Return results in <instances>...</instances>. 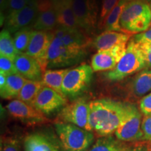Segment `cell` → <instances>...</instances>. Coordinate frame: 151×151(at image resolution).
Masks as SVG:
<instances>
[{"instance_id":"obj_27","label":"cell","mask_w":151,"mask_h":151,"mask_svg":"<svg viewBox=\"0 0 151 151\" xmlns=\"http://www.w3.org/2000/svg\"><path fill=\"white\" fill-rule=\"evenodd\" d=\"M34 29L26 27L15 33L14 37V45L19 52H25L29 46Z\"/></svg>"},{"instance_id":"obj_26","label":"cell","mask_w":151,"mask_h":151,"mask_svg":"<svg viewBox=\"0 0 151 151\" xmlns=\"http://www.w3.org/2000/svg\"><path fill=\"white\" fill-rule=\"evenodd\" d=\"M19 52L16 50L14 45V38L7 29L1 30L0 33V55H3L15 60Z\"/></svg>"},{"instance_id":"obj_8","label":"cell","mask_w":151,"mask_h":151,"mask_svg":"<svg viewBox=\"0 0 151 151\" xmlns=\"http://www.w3.org/2000/svg\"><path fill=\"white\" fill-rule=\"evenodd\" d=\"M90 102L84 98L76 99L62 109L59 118L62 122L71 123L83 129L92 132L89 124Z\"/></svg>"},{"instance_id":"obj_5","label":"cell","mask_w":151,"mask_h":151,"mask_svg":"<svg viewBox=\"0 0 151 151\" xmlns=\"http://www.w3.org/2000/svg\"><path fill=\"white\" fill-rule=\"evenodd\" d=\"M93 69L86 63L69 69L62 83V94L65 97L74 99L89 88L93 77Z\"/></svg>"},{"instance_id":"obj_44","label":"cell","mask_w":151,"mask_h":151,"mask_svg":"<svg viewBox=\"0 0 151 151\" xmlns=\"http://www.w3.org/2000/svg\"><path fill=\"white\" fill-rule=\"evenodd\" d=\"M30 1H32V0H30Z\"/></svg>"},{"instance_id":"obj_37","label":"cell","mask_w":151,"mask_h":151,"mask_svg":"<svg viewBox=\"0 0 151 151\" xmlns=\"http://www.w3.org/2000/svg\"><path fill=\"white\" fill-rule=\"evenodd\" d=\"M7 80V76L0 73V90L4 87Z\"/></svg>"},{"instance_id":"obj_25","label":"cell","mask_w":151,"mask_h":151,"mask_svg":"<svg viewBox=\"0 0 151 151\" xmlns=\"http://www.w3.org/2000/svg\"><path fill=\"white\" fill-rule=\"evenodd\" d=\"M43 87L44 85L41 81L27 80L17 99L33 106L34 101Z\"/></svg>"},{"instance_id":"obj_29","label":"cell","mask_w":151,"mask_h":151,"mask_svg":"<svg viewBox=\"0 0 151 151\" xmlns=\"http://www.w3.org/2000/svg\"><path fill=\"white\" fill-rule=\"evenodd\" d=\"M0 73L6 75L7 76L18 73L14 60L7 57L0 55Z\"/></svg>"},{"instance_id":"obj_20","label":"cell","mask_w":151,"mask_h":151,"mask_svg":"<svg viewBox=\"0 0 151 151\" xmlns=\"http://www.w3.org/2000/svg\"><path fill=\"white\" fill-rule=\"evenodd\" d=\"M24 151H58L48 137L41 134L28 135L24 141Z\"/></svg>"},{"instance_id":"obj_17","label":"cell","mask_w":151,"mask_h":151,"mask_svg":"<svg viewBox=\"0 0 151 151\" xmlns=\"http://www.w3.org/2000/svg\"><path fill=\"white\" fill-rule=\"evenodd\" d=\"M52 1L56 12L58 26L79 28L73 10V0H52Z\"/></svg>"},{"instance_id":"obj_39","label":"cell","mask_w":151,"mask_h":151,"mask_svg":"<svg viewBox=\"0 0 151 151\" xmlns=\"http://www.w3.org/2000/svg\"><path fill=\"white\" fill-rule=\"evenodd\" d=\"M130 151H148V148L145 146H139L133 149H130Z\"/></svg>"},{"instance_id":"obj_14","label":"cell","mask_w":151,"mask_h":151,"mask_svg":"<svg viewBox=\"0 0 151 151\" xmlns=\"http://www.w3.org/2000/svg\"><path fill=\"white\" fill-rule=\"evenodd\" d=\"M54 35L59 37L66 46L78 51H85L90 43L86 32L80 28H69L58 26L53 31Z\"/></svg>"},{"instance_id":"obj_24","label":"cell","mask_w":151,"mask_h":151,"mask_svg":"<svg viewBox=\"0 0 151 151\" xmlns=\"http://www.w3.org/2000/svg\"><path fill=\"white\" fill-rule=\"evenodd\" d=\"M69 70V69H55V70L47 69L43 73L41 81L43 82L44 86L48 87L63 95L62 90V83H63L65 75L67 74Z\"/></svg>"},{"instance_id":"obj_40","label":"cell","mask_w":151,"mask_h":151,"mask_svg":"<svg viewBox=\"0 0 151 151\" xmlns=\"http://www.w3.org/2000/svg\"><path fill=\"white\" fill-rule=\"evenodd\" d=\"M119 151H130V149H129V148H126V147L123 146V148H122L121 149V150H119Z\"/></svg>"},{"instance_id":"obj_18","label":"cell","mask_w":151,"mask_h":151,"mask_svg":"<svg viewBox=\"0 0 151 151\" xmlns=\"http://www.w3.org/2000/svg\"><path fill=\"white\" fill-rule=\"evenodd\" d=\"M132 35L113 31H105L98 35L93 41V46L97 50L113 48L122 43H127Z\"/></svg>"},{"instance_id":"obj_41","label":"cell","mask_w":151,"mask_h":151,"mask_svg":"<svg viewBox=\"0 0 151 151\" xmlns=\"http://www.w3.org/2000/svg\"><path fill=\"white\" fill-rule=\"evenodd\" d=\"M145 1H146V2L148 3H151V0H144Z\"/></svg>"},{"instance_id":"obj_33","label":"cell","mask_w":151,"mask_h":151,"mask_svg":"<svg viewBox=\"0 0 151 151\" xmlns=\"http://www.w3.org/2000/svg\"><path fill=\"white\" fill-rule=\"evenodd\" d=\"M1 151H20L18 140L14 138H7L1 141Z\"/></svg>"},{"instance_id":"obj_36","label":"cell","mask_w":151,"mask_h":151,"mask_svg":"<svg viewBox=\"0 0 151 151\" xmlns=\"http://www.w3.org/2000/svg\"><path fill=\"white\" fill-rule=\"evenodd\" d=\"M132 39L136 42H142V41H146V42L151 43V28L143 32L142 33L137 34L134 36Z\"/></svg>"},{"instance_id":"obj_38","label":"cell","mask_w":151,"mask_h":151,"mask_svg":"<svg viewBox=\"0 0 151 151\" xmlns=\"http://www.w3.org/2000/svg\"><path fill=\"white\" fill-rule=\"evenodd\" d=\"M7 1H8V0H0V6H1V12L2 11L6 10V9Z\"/></svg>"},{"instance_id":"obj_4","label":"cell","mask_w":151,"mask_h":151,"mask_svg":"<svg viewBox=\"0 0 151 151\" xmlns=\"http://www.w3.org/2000/svg\"><path fill=\"white\" fill-rule=\"evenodd\" d=\"M55 127L65 151H86L94 141L92 132L75 124L58 122L55 124Z\"/></svg>"},{"instance_id":"obj_12","label":"cell","mask_w":151,"mask_h":151,"mask_svg":"<svg viewBox=\"0 0 151 151\" xmlns=\"http://www.w3.org/2000/svg\"><path fill=\"white\" fill-rule=\"evenodd\" d=\"M67 99L55 90L44 86L39 92L33 106L44 115H50L67 105Z\"/></svg>"},{"instance_id":"obj_19","label":"cell","mask_w":151,"mask_h":151,"mask_svg":"<svg viewBox=\"0 0 151 151\" xmlns=\"http://www.w3.org/2000/svg\"><path fill=\"white\" fill-rule=\"evenodd\" d=\"M129 91L134 98L147 95L151 91V69H145L136 75L129 83Z\"/></svg>"},{"instance_id":"obj_35","label":"cell","mask_w":151,"mask_h":151,"mask_svg":"<svg viewBox=\"0 0 151 151\" xmlns=\"http://www.w3.org/2000/svg\"><path fill=\"white\" fill-rule=\"evenodd\" d=\"M143 132V139L151 141V116H144L141 123Z\"/></svg>"},{"instance_id":"obj_45","label":"cell","mask_w":151,"mask_h":151,"mask_svg":"<svg viewBox=\"0 0 151 151\" xmlns=\"http://www.w3.org/2000/svg\"><path fill=\"white\" fill-rule=\"evenodd\" d=\"M150 151H151V150H150Z\"/></svg>"},{"instance_id":"obj_7","label":"cell","mask_w":151,"mask_h":151,"mask_svg":"<svg viewBox=\"0 0 151 151\" xmlns=\"http://www.w3.org/2000/svg\"><path fill=\"white\" fill-rule=\"evenodd\" d=\"M86 51H78L66 46L59 37L54 35L48 53V68H62L79 62Z\"/></svg>"},{"instance_id":"obj_10","label":"cell","mask_w":151,"mask_h":151,"mask_svg":"<svg viewBox=\"0 0 151 151\" xmlns=\"http://www.w3.org/2000/svg\"><path fill=\"white\" fill-rule=\"evenodd\" d=\"M72 6L78 27L86 32L94 29L99 11L97 0H73Z\"/></svg>"},{"instance_id":"obj_15","label":"cell","mask_w":151,"mask_h":151,"mask_svg":"<svg viewBox=\"0 0 151 151\" xmlns=\"http://www.w3.org/2000/svg\"><path fill=\"white\" fill-rule=\"evenodd\" d=\"M9 113L14 118L22 121L31 123L43 122L47 121L44 114L36 109L32 106L23 102L19 99H14L6 106Z\"/></svg>"},{"instance_id":"obj_28","label":"cell","mask_w":151,"mask_h":151,"mask_svg":"<svg viewBox=\"0 0 151 151\" xmlns=\"http://www.w3.org/2000/svg\"><path fill=\"white\" fill-rule=\"evenodd\" d=\"M123 148L121 143L111 136L98 139L88 151H119Z\"/></svg>"},{"instance_id":"obj_13","label":"cell","mask_w":151,"mask_h":151,"mask_svg":"<svg viewBox=\"0 0 151 151\" xmlns=\"http://www.w3.org/2000/svg\"><path fill=\"white\" fill-rule=\"evenodd\" d=\"M38 10L34 1H31L29 4L20 11L8 14L5 19L6 29L10 33H16L22 28L34 22L37 18Z\"/></svg>"},{"instance_id":"obj_23","label":"cell","mask_w":151,"mask_h":151,"mask_svg":"<svg viewBox=\"0 0 151 151\" xmlns=\"http://www.w3.org/2000/svg\"><path fill=\"white\" fill-rule=\"evenodd\" d=\"M26 81L27 79L19 73L8 76L4 87L0 90L1 97L6 99L17 98Z\"/></svg>"},{"instance_id":"obj_32","label":"cell","mask_w":151,"mask_h":151,"mask_svg":"<svg viewBox=\"0 0 151 151\" xmlns=\"http://www.w3.org/2000/svg\"><path fill=\"white\" fill-rule=\"evenodd\" d=\"M30 1V0H8L6 10L8 11V14L16 12L24 8Z\"/></svg>"},{"instance_id":"obj_21","label":"cell","mask_w":151,"mask_h":151,"mask_svg":"<svg viewBox=\"0 0 151 151\" xmlns=\"http://www.w3.org/2000/svg\"><path fill=\"white\" fill-rule=\"evenodd\" d=\"M58 26L56 12L54 7L38 11L37 18L33 22L32 28L38 31L50 32Z\"/></svg>"},{"instance_id":"obj_34","label":"cell","mask_w":151,"mask_h":151,"mask_svg":"<svg viewBox=\"0 0 151 151\" xmlns=\"http://www.w3.org/2000/svg\"><path fill=\"white\" fill-rule=\"evenodd\" d=\"M139 109L144 116H151V92L141 98L139 102Z\"/></svg>"},{"instance_id":"obj_42","label":"cell","mask_w":151,"mask_h":151,"mask_svg":"<svg viewBox=\"0 0 151 151\" xmlns=\"http://www.w3.org/2000/svg\"><path fill=\"white\" fill-rule=\"evenodd\" d=\"M150 7H151V3H150Z\"/></svg>"},{"instance_id":"obj_2","label":"cell","mask_w":151,"mask_h":151,"mask_svg":"<svg viewBox=\"0 0 151 151\" xmlns=\"http://www.w3.org/2000/svg\"><path fill=\"white\" fill-rule=\"evenodd\" d=\"M120 23L126 34L132 35L146 32L151 25L150 4L144 0H132L124 8Z\"/></svg>"},{"instance_id":"obj_43","label":"cell","mask_w":151,"mask_h":151,"mask_svg":"<svg viewBox=\"0 0 151 151\" xmlns=\"http://www.w3.org/2000/svg\"><path fill=\"white\" fill-rule=\"evenodd\" d=\"M32 1H35V0H32Z\"/></svg>"},{"instance_id":"obj_9","label":"cell","mask_w":151,"mask_h":151,"mask_svg":"<svg viewBox=\"0 0 151 151\" xmlns=\"http://www.w3.org/2000/svg\"><path fill=\"white\" fill-rule=\"evenodd\" d=\"M54 38L53 32L34 30L25 53L32 57L40 65L43 72L48 68V53Z\"/></svg>"},{"instance_id":"obj_30","label":"cell","mask_w":151,"mask_h":151,"mask_svg":"<svg viewBox=\"0 0 151 151\" xmlns=\"http://www.w3.org/2000/svg\"><path fill=\"white\" fill-rule=\"evenodd\" d=\"M137 43L145 60L146 69H151V43L142 41V42H137Z\"/></svg>"},{"instance_id":"obj_3","label":"cell","mask_w":151,"mask_h":151,"mask_svg":"<svg viewBox=\"0 0 151 151\" xmlns=\"http://www.w3.org/2000/svg\"><path fill=\"white\" fill-rule=\"evenodd\" d=\"M146 69V63L137 42L133 39L128 42L127 50L116 67L105 73V78L111 81L123 80L134 73Z\"/></svg>"},{"instance_id":"obj_31","label":"cell","mask_w":151,"mask_h":151,"mask_svg":"<svg viewBox=\"0 0 151 151\" xmlns=\"http://www.w3.org/2000/svg\"><path fill=\"white\" fill-rule=\"evenodd\" d=\"M119 1L120 0H102L101 12H100V24L102 25L105 18L112 11V9L117 5Z\"/></svg>"},{"instance_id":"obj_16","label":"cell","mask_w":151,"mask_h":151,"mask_svg":"<svg viewBox=\"0 0 151 151\" xmlns=\"http://www.w3.org/2000/svg\"><path fill=\"white\" fill-rule=\"evenodd\" d=\"M18 73L27 80L41 81L43 72L38 61L25 52H19L14 60Z\"/></svg>"},{"instance_id":"obj_22","label":"cell","mask_w":151,"mask_h":151,"mask_svg":"<svg viewBox=\"0 0 151 151\" xmlns=\"http://www.w3.org/2000/svg\"><path fill=\"white\" fill-rule=\"evenodd\" d=\"M132 0H120L117 5L109 13L104 21L102 26H104L105 31H113L123 32V30L120 26V18L123 12L124 8Z\"/></svg>"},{"instance_id":"obj_11","label":"cell","mask_w":151,"mask_h":151,"mask_svg":"<svg viewBox=\"0 0 151 151\" xmlns=\"http://www.w3.org/2000/svg\"><path fill=\"white\" fill-rule=\"evenodd\" d=\"M127 43H122L113 48L97 50L92 56L91 67L94 71H111L114 69L127 50Z\"/></svg>"},{"instance_id":"obj_6","label":"cell","mask_w":151,"mask_h":151,"mask_svg":"<svg viewBox=\"0 0 151 151\" xmlns=\"http://www.w3.org/2000/svg\"><path fill=\"white\" fill-rule=\"evenodd\" d=\"M141 123L142 113L135 104L127 103L124 118L115 132L117 139L122 141H134L143 139Z\"/></svg>"},{"instance_id":"obj_1","label":"cell","mask_w":151,"mask_h":151,"mask_svg":"<svg viewBox=\"0 0 151 151\" xmlns=\"http://www.w3.org/2000/svg\"><path fill=\"white\" fill-rule=\"evenodd\" d=\"M127 102L111 99H96L90 102L89 124L99 137H109L116 132L127 109Z\"/></svg>"}]
</instances>
